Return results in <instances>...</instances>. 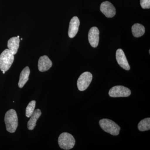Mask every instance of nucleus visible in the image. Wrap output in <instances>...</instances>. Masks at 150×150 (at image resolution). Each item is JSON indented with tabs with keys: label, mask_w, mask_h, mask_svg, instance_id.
Here are the masks:
<instances>
[{
	"label": "nucleus",
	"mask_w": 150,
	"mask_h": 150,
	"mask_svg": "<svg viewBox=\"0 0 150 150\" xmlns=\"http://www.w3.org/2000/svg\"><path fill=\"white\" fill-rule=\"evenodd\" d=\"M14 60V55L8 49L4 50L0 55V70L6 72L9 69Z\"/></svg>",
	"instance_id": "f03ea898"
},
{
	"label": "nucleus",
	"mask_w": 150,
	"mask_h": 150,
	"mask_svg": "<svg viewBox=\"0 0 150 150\" xmlns=\"http://www.w3.org/2000/svg\"><path fill=\"white\" fill-rule=\"evenodd\" d=\"M52 62L48 56H43L39 58L38 62V70L40 72L48 71L52 67Z\"/></svg>",
	"instance_id": "9b49d317"
},
{
	"label": "nucleus",
	"mask_w": 150,
	"mask_h": 150,
	"mask_svg": "<svg viewBox=\"0 0 150 150\" xmlns=\"http://www.w3.org/2000/svg\"><path fill=\"white\" fill-rule=\"evenodd\" d=\"M108 94L112 97H126L130 96L131 91L124 86H116L110 89Z\"/></svg>",
	"instance_id": "423d86ee"
},
{
	"label": "nucleus",
	"mask_w": 150,
	"mask_h": 150,
	"mask_svg": "<svg viewBox=\"0 0 150 150\" xmlns=\"http://www.w3.org/2000/svg\"><path fill=\"white\" fill-rule=\"evenodd\" d=\"M101 12L107 18H112L115 16L116 11L115 7L110 2H103L100 6Z\"/></svg>",
	"instance_id": "0eeeda50"
},
{
	"label": "nucleus",
	"mask_w": 150,
	"mask_h": 150,
	"mask_svg": "<svg viewBox=\"0 0 150 150\" xmlns=\"http://www.w3.org/2000/svg\"><path fill=\"white\" fill-rule=\"evenodd\" d=\"M93 76L91 73L85 72L80 76L77 81L78 89L84 91L88 87L92 80Z\"/></svg>",
	"instance_id": "39448f33"
},
{
	"label": "nucleus",
	"mask_w": 150,
	"mask_h": 150,
	"mask_svg": "<svg viewBox=\"0 0 150 150\" xmlns=\"http://www.w3.org/2000/svg\"><path fill=\"white\" fill-rule=\"evenodd\" d=\"M140 4L143 8H150V0H140Z\"/></svg>",
	"instance_id": "a211bd4d"
},
{
	"label": "nucleus",
	"mask_w": 150,
	"mask_h": 150,
	"mask_svg": "<svg viewBox=\"0 0 150 150\" xmlns=\"http://www.w3.org/2000/svg\"><path fill=\"white\" fill-rule=\"evenodd\" d=\"M76 141L74 138L69 133L64 132L60 134L58 139V144L63 149L68 150L74 146Z\"/></svg>",
	"instance_id": "20e7f679"
},
{
	"label": "nucleus",
	"mask_w": 150,
	"mask_h": 150,
	"mask_svg": "<svg viewBox=\"0 0 150 150\" xmlns=\"http://www.w3.org/2000/svg\"><path fill=\"white\" fill-rule=\"evenodd\" d=\"M5 71H3V74H5Z\"/></svg>",
	"instance_id": "6ab92c4d"
},
{
	"label": "nucleus",
	"mask_w": 150,
	"mask_h": 150,
	"mask_svg": "<svg viewBox=\"0 0 150 150\" xmlns=\"http://www.w3.org/2000/svg\"><path fill=\"white\" fill-rule=\"evenodd\" d=\"M138 129L141 131H149L150 129V118H144L138 124Z\"/></svg>",
	"instance_id": "dca6fc26"
},
{
	"label": "nucleus",
	"mask_w": 150,
	"mask_h": 150,
	"mask_svg": "<svg viewBox=\"0 0 150 150\" xmlns=\"http://www.w3.org/2000/svg\"><path fill=\"white\" fill-rule=\"evenodd\" d=\"M35 104H36V101L35 100H32L28 105L25 110V115L28 118H30L34 112Z\"/></svg>",
	"instance_id": "f3484780"
},
{
	"label": "nucleus",
	"mask_w": 150,
	"mask_h": 150,
	"mask_svg": "<svg viewBox=\"0 0 150 150\" xmlns=\"http://www.w3.org/2000/svg\"><path fill=\"white\" fill-rule=\"evenodd\" d=\"M17 37L18 38H19V35H18V36H17Z\"/></svg>",
	"instance_id": "aec40b11"
},
{
	"label": "nucleus",
	"mask_w": 150,
	"mask_h": 150,
	"mask_svg": "<svg viewBox=\"0 0 150 150\" xmlns=\"http://www.w3.org/2000/svg\"><path fill=\"white\" fill-rule=\"evenodd\" d=\"M89 42L91 46L93 48L97 47L99 43V30L96 27H92L88 34Z\"/></svg>",
	"instance_id": "6e6552de"
},
{
	"label": "nucleus",
	"mask_w": 150,
	"mask_h": 150,
	"mask_svg": "<svg viewBox=\"0 0 150 150\" xmlns=\"http://www.w3.org/2000/svg\"><path fill=\"white\" fill-rule=\"evenodd\" d=\"M30 74V70L28 67H25L22 71L20 75L19 81L18 83L20 88H22L28 80Z\"/></svg>",
	"instance_id": "4468645a"
},
{
	"label": "nucleus",
	"mask_w": 150,
	"mask_h": 150,
	"mask_svg": "<svg viewBox=\"0 0 150 150\" xmlns=\"http://www.w3.org/2000/svg\"><path fill=\"white\" fill-rule=\"evenodd\" d=\"M41 115V110L39 109L34 110V112L30 117L29 121L27 123L28 129L29 130H33L36 126V122Z\"/></svg>",
	"instance_id": "f8f14e48"
},
{
	"label": "nucleus",
	"mask_w": 150,
	"mask_h": 150,
	"mask_svg": "<svg viewBox=\"0 0 150 150\" xmlns=\"http://www.w3.org/2000/svg\"><path fill=\"white\" fill-rule=\"evenodd\" d=\"M80 25V21L77 16L72 18L70 22L68 34L69 37L73 38L76 36L79 31Z\"/></svg>",
	"instance_id": "9d476101"
},
{
	"label": "nucleus",
	"mask_w": 150,
	"mask_h": 150,
	"mask_svg": "<svg viewBox=\"0 0 150 150\" xmlns=\"http://www.w3.org/2000/svg\"><path fill=\"white\" fill-rule=\"evenodd\" d=\"M99 124L103 131L112 136H117L119 134L121 128L112 120L106 118L101 119L99 121Z\"/></svg>",
	"instance_id": "7ed1b4c3"
},
{
	"label": "nucleus",
	"mask_w": 150,
	"mask_h": 150,
	"mask_svg": "<svg viewBox=\"0 0 150 150\" xmlns=\"http://www.w3.org/2000/svg\"><path fill=\"white\" fill-rule=\"evenodd\" d=\"M132 32L134 37L139 38L141 37L144 34L145 32V27L144 25L139 24L136 23L132 26Z\"/></svg>",
	"instance_id": "2eb2a0df"
},
{
	"label": "nucleus",
	"mask_w": 150,
	"mask_h": 150,
	"mask_svg": "<svg viewBox=\"0 0 150 150\" xmlns=\"http://www.w3.org/2000/svg\"><path fill=\"white\" fill-rule=\"evenodd\" d=\"M20 39L17 37L11 38L8 41V49L14 55L17 53L19 47Z\"/></svg>",
	"instance_id": "ddd939ff"
},
{
	"label": "nucleus",
	"mask_w": 150,
	"mask_h": 150,
	"mask_svg": "<svg viewBox=\"0 0 150 150\" xmlns=\"http://www.w3.org/2000/svg\"><path fill=\"white\" fill-rule=\"evenodd\" d=\"M116 59L118 64L124 69L129 71L130 69L128 60L124 52L121 48L117 50L116 52Z\"/></svg>",
	"instance_id": "1a4fd4ad"
},
{
	"label": "nucleus",
	"mask_w": 150,
	"mask_h": 150,
	"mask_svg": "<svg viewBox=\"0 0 150 150\" xmlns=\"http://www.w3.org/2000/svg\"><path fill=\"white\" fill-rule=\"evenodd\" d=\"M4 121L7 131L10 133H14L18 126V118L16 110L11 109L6 112Z\"/></svg>",
	"instance_id": "f257e3e1"
}]
</instances>
